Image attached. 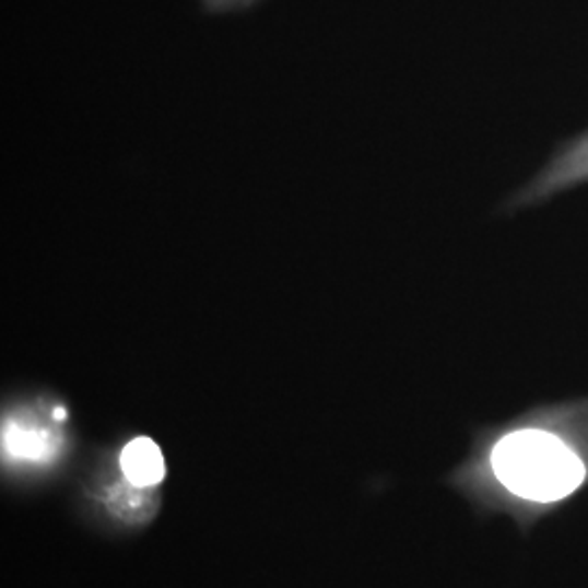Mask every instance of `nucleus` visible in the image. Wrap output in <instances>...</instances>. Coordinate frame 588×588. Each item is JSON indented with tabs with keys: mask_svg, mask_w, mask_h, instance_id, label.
I'll return each mask as SVG.
<instances>
[{
	"mask_svg": "<svg viewBox=\"0 0 588 588\" xmlns=\"http://www.w3.org/2000/svg\"><path fill=\"white\" fill-rule=\"evenodd\" d=\"M475 471L524 530L558 515L588 489V397L539 403L495 427Z\"/></svg>",
	"mask_w": 588,
	"mask_h": 588,
	"instance_id": "1",
	"label": "nucleus"
},
{
	"mask_svg": "<svg viewBox=\"0 0 588 588\" xmlns=\"http://www.w3.org/2000/svg\"><path fill=\"white\" fill-rule=\"evenodd\" d=\"M4 447L11 456L24 458V460H39L46 456V436L39 434V430L26 427V425H7L4 432Z\"/></svg>",
	"mask_w": 588,
	"mask_h": 588,
	"instance_id": "4",
	"label": "nucleus"
},
{
	"mask_svg": "<svg viewBox=\"0 0 588 588\" xmlns=\"http://www.w3.org/2000/svg\"><path fill=\"white\" fill-rule=\"evenodd\" d=\"M588 184V131L565 142L548 164L510 197V210H528L548 203Z\"/></svg>",
	"mask_w": 588,
	"mask_h": 588,
	"instance_id": "2",
	"label": "nucleus"
},
{
	"mask_svg": "<svg viewBox=\"0 0 588 588\" xmlns=\"http://www.w3.org/2000/svg\"><path fill=\"white\" fill-rule=\"evenodd\" d=\"M120 469L125 478L138 489H151L166 478V462L155 440L140 436L131 440L120 454Z\"/></svg>",
	"mask_w": 588,
	"mask_h": 588,
	"instance_id": "3",
	"label": "nucleus"
}]
</instances>
